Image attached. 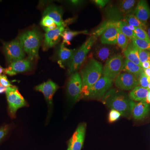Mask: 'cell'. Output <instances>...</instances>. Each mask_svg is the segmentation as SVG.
I'll list each match as a JSON object with an SVG mask.
<instances>
[{
	"instance_id": "cell-29",
	"label": "cell",
	"mask_w": 150,
	"mask_h": 150,
	"mask_svg": "<svg viewBox=\"0 0 150 150\" xmlns=\"http://www.w3.org/2000/svg\"><path fill=\"white\" fill-rule=\"evenodd\" d=\"M131 41L138 48L150 52V41H145L137 38H134Z\"/></svg>"
},
{
	"instance_id": "cell-40",
	"label": "cell",
	"mask_w": 150,
	"mask_h": 150,
	"mask_svg": "<svg viewBox=\"0 0 150 150\" xmlns=\"http://www.w3.org/2000/svg\"><path fill=\"white\" fill-rule=\"evenodd\" d=\"M6 87L0 85V93H4L6 92Z\"/></svg>"
},
{
	"instance_id": "cell-13",
	"label": "cell",
	"mask_w": 150,
	"mask_h": 150,
	"mask_svg": "<svg viewBox=\"0 0 150 150\" xmlns=\"http://www.w3.org/2000/svg\"><path fill=\"white\" fill-rule=\"evenodd\" d=\"M31 68V63L29 60L22 59L11 63L8 68L4 69V73L9 76H14L18 73L28 71Z\"/></svg>"
},
{
	"instance_id": "cell-5",
	"label": "cell",
	"mask_w": 150,
	"mask_h": 150,
	"mask_svg": "<svg viewBox=\"0 0 150 150\" xmlns=\"http://www.w3.org/2000/svg\"><path fill=\"white\" fill-rule=\"evenodd\" d=\"M6 93L9 115L12 118H15L17 110L21 108L26 107L28 105L16 86H13L7 88Z\"/></svg>"
},
{
	"instance_id": "cell-36",
	"label": "cell",
	"mask_w": 150,
	"mask_h": 150,
	"mask_svg": "<svg viewBox=\"0 0 150 150\" xmlns=\"http://www.w3.org/2000/svg\"><path fill=\"white\" fill-rule=\"evenodd\" d=\"M0 85L6 88L13 86L8 80L5 75H0Z\"/></svg>"
},
{
	"instance_id": "cell-30",
	"label": "cell",
	"mask_w": 150,
	"mask_h": 150,
	"mask_svg": "<svg viewBox=\"0 0 150 150\" xmlns=\"http://www.w3.org/2000/svg\"><path fill=\"white\" fill-rule=\"evenodd\" d=\"M134 32L135 33L136 37L138 39L145 41H150V39L147 33L144 30L140 28L136 27Z\"/></svg>"
},
{
	"instance_id": "cell-45",
	"label": "cell",
	"mask_w": 150,
	"mask_h": 150,
	"mask_svg": "<svg viewBox=\"0 0 150 150\" xmlns=\"http://www.w3.org/2000/svg\"><path fill=\"white\" fill-rule=\"evenodd\" d=\"M148 35H149V38L150 39V28L148 29L147 30Z\"/></svg>"
},
{
	"instance_id": "cell-8",
	"label": "cell",
	"mask_w": 150,
	"mask_h": 150,
	"mask_svg": "<svg viewBox=\"0 0 150 150\" xmlns=\"http://www.w3.org/2000/svg\"><path fill=\"white\" fill-rule=\"evenodd\" d=\"M82 88V82L80 75L76 72L73 73L69 79L67 87V95L73 102L81 98Z\"/></svg>"
},
{
	"instance_id": "cell-2",
	"label": "cell",
	"mask_w": 150,
	"mask_h": 150,
	"mask_svg": "<svg viewBox=\"0 0 150 150\" xmlns=\"http://www.w3.org/2000/svg\"><path fill=\"white\" fill-rule=\"evenodd\" d=\"M102 64L94 59H92L81 72L82 82L81 97L86 98L90 88L99 79L103 74Z\"/></svg>"
},
{
	"instance_id": "cell-39",
	"label": "cell",
	"mask_w": 150,
	"mask_h": 150,
	"mask_svg": "<svg viewBox=\"0 0 150 150\" xmlns=\"http://www.w3.org/2000/svg\"><path fill=\"white\" fill-rule=\"evenodd\" d=\"M69 2L72 5L78 6L81 5L83 2L82 1H70Z\"/></svg>"
},
{
	"instance_id": "cell-23",
	"label": "cell",
	"mask_w": 150,
	"mask_h": 150,
	"mask_svg": "<svg viewBox=\"0 0 150 150\" xmlns=\"http://www.w3.org/2000/svg\"><path fill=\"white\" fill-rule=\"evenodd\" d=\"M114 53L113 48L108 46H100L96 49L95 56L101 62L108 60Z\"/></svg>"
},
{
	"instance_id": "cell-3",
	"label": "cell",
	"mask_w": 150,
	"mask_h": 150,
	"mask_svg": "<svg viewBox=\"0 0 150 150\" xmlns=\"http://www.w3.org/2000/svg\"><path fill=\"white\" fill-rule=\"evenodd\" d=\"M41 39L42 35L36 30L23 33L19 37L20 43L30 60L38 58V50Z\"/></svg>"
},
{
	"instance_id": "cell-17",
	"label": "cell",
	"mask_w": 150,
	"mask_h": 150,
	"mask_svg": "<svg viewBox=\"0 0 150 150\" xmlns=\"http://www.w3.org/2000/svg\"><path fill=\"white\" fill-rule=\"evenodd\" d=\"M118 22L110 26L103 33L100 38V41L102 44L114 45L117 43Z\"/></svg>"
},
{
	"instance_id": "cell-9",
	"label": "cell",
	"mask_w": 150,
	"mask_h": 150,
	"mask_svg": "<svg viewBox=\"0 0 150 150\" xmlns=\"http://www.w3.org/2000/svg\"><path fill=\"white\" fill-rule=\"evenodd\" d=\"M4 50L7 62L11 64L23 59L25 56L23 48L18 40L6 43L4 46Z\"/></svg>"
},
{
	"instance_id": "cell-7",
	"label": "cell",
	"mask_w": 150,
	"mask_h": 150,
	"mask_svg": "<svg viewBox=\"0 0 150 150\" xmlns=\"http://www.w3.org/2000/svg\"><path fill=\"white\" fill-rule=\"evenodd\" d=\"M113 81L106 77L100 78L90 88L86 98L93 99L102 98L112 86Z\"/></svg>"
},
{
	"instance_id": "cell-24",
	"label": "cell",
	"mask_w": 150,
	"mask_h": 150,
	"mask_svg": "<svg viewBox=\"0 0 150 150\" xmlns=\"http://www.w3.org/2000/svg\"><path fill=\"white\" fill-rule=\"evenodd\" d=\"M123 21L125 22L129 25H132L135 27L140 28L144 30L146 29V23L142 22L134 15H127L124 18Z\"/></svg>"
},
{
	"instance_id": "cell-1",
	"label": "cell",
	"mask_w": 150,
	"mask_h": 150,
	"mask_svg": "<svg viewBox=\"0 0 150 150\" xmlns=\"http://www.w3.org/2000/svg\"><path fill=\"white\" fill-rule=\"evenodd\" d=\"M102 101L108 107L117 110L126 118H129L132 115L135 102L123 92L110 89L102 98Z\"/></svg>"
},
{
	"instance_id": "cell-35",
	"label": "cell",
	"mask_w": 150,
	"mask_h": 150,
	"mask_svg": "<svg viewBox=\"0 0 150 150\" xmlns=\"http://www.w3.org/2000/svg\"><path fill=\"white\" fill-rule=\"evenodd\" d=\"M10 130V126L9 125H6L0 127V142L6 137Z\"/></svg>"
},
{
	"instance_id": "cell-10",
	"label": "cell",
	"mask_w": 150,
	"mask_h": 150,
	"mask_svg": "<svg viewBox=\"0 0 150 150\" xmlns=\"http://www.w3.org/2000/svg\"><path fill=\"white\" fill-rule=\"evenodd\" d=\"M139 78L129 73H121L115 78V85L121 90H131L139 84Z\"/></svg>"
},
{
	"instance_id": "cell-26",
	"label": "cell",
	"mask_w": 150,
	"mask_h": 150,
	"mask_svg": "<svg viewBox=\"0 0 150 150\" xmlns=\"http://www.w3.org/2000/svg\"><path fill=\"white\" fill-rule=\"evenodd\" d=\"M118 28L121 32L130 40H132L134 38H137L134 31L129 29L128 24L123 21L121 20L118 22Z\"/></svg>"
},
{
	"instance_id": "cell-22",
	"label": "cell",
	"mask_w": 150,
	"mask_h": 150,
	"mask_svg": "<svg viewBox=\"0 0 150 150\" xmlns=\"http://www.w3.org/2000/svg\"><path fill=\"white\" fill-rule=\"evenodd\" d=\"M122 71L125 73H128L139 78L140 75L144 72L142 67L135 64L133 62L125 59L123 62Z\"/></svg>"
},
{
	"instance_id": "cell-38",
	"label": "cell",
	"mask_w": 150,
	"mask_h": 150,
	"mask_svg": "<svg viewBox=\"0 0 150 150\" xmlns=\"http://www.w3.org/2000/svg\"><path fill=\"white\" fill-rule=\"evenodd\" d=\"M141 67L143 69V70L150 68V61H147V62L142 63Z\"/></svg>"
},
{
	"instance_id": "cell-19",
	"label": "cell",
	"mask_w": 150,
	"mask_h": 150,
	"mask_svg": "<svg viewBox=\"0 0 150 150\" xmlns=\"http://www.w3.org/2000/svg\"><path fill=\"white\" fill-rule=\"evenodd\" d=\"M134 16L142 22L146 23L150 17V8L146 1L139 2L134 11Z\"/></svg>"
},
{
	"instance_id": "cell-20",
	"label": "cell",
	"mask_w": 150,
	"mask_h": 150,
	"mask_svg": "<svg viewBox=\"0 0 150 150\" xmlns=\"http://www.w3.org/2000/svg\"><path fill=\"white\" fill-rule=\"evenodd\" d=\"M138 48L131 41L123 52L126 59L141 67L142 64L139 59Z\"/></svg>"
},
{
	"instance_id": "cell-32",
	"label": "cell",
	"mask_w": 150,
	"mask_h": 150,
	"mask_svg": "<svg viewBox=\"0 0 150 150\" xmlns=\"http://www.w3.org/2000/svg\"><path fill=\"white\" fill-rule=\"evenodd\" d=\"M121 115V113L117 110L111 109L108 114V121L110 123L115 122L119 119Z\"/></svg>"
},
{
	"instance_id": "cell-44",
	"label": "cell",
	"mask_w": 150,
	"mask_h": 150,
	"mask_svg": "<svg viewBox=\"0 0 150 150\" xmlns=\"http://www.w3.org/2000/svg\"><path fill=\"white\" fill-rule=\"evenodd\" d=\"M4 69L0 66V75L2 73L4 72Z\"/></svg>"
},
{
	"instance_id": "cell-14",
	"label": "cell",
	"mask_w": 150,
	"mask_h": 150,
	"mask_svg": "<svg viewBox=\"0 0 150 150\" xmlns=\"http://www.w3.org/2000/svg\"><path fill=\"white\" fill-rule=\"evenodd\" d=\"M65 30L64 26H61L56 29L46 31L43 43L44 49H48L56 45Z\"/></svg>"
},
{
	"instance_id": "cell-34",
	"label": "cell",
	"mask_w": 150,
	"mask_h": 150,
	"mask_svg": "<svg viewBox=\"0 0 150 150\" xmlns=\"http://www.w3.org/2000/svg\"><path fill=\"white\" fill-rule=\"evenodd\" d=\"M139 83L140 86L142 87L148 89V85L149 82L148 81V76L144 72L140 75L139 78Z\"/></svg>"
},
{
	"instance_id": "cell-41",
	"label": "cell",
	"mask_w": 150,
	"mask_h": 150,
	"mask_svg": "<svg viewBox=\"0 0 150 150\" xmlns=\"http://www.w3.org/2000/svg\"><path fill=\"white\" fill-rule=\"evenodd\" d=\"M146 102L148 103V104H150V90L149 91L147 96L146 98Z\"/></svg>"
},
{
	"instance_id": "cell-46",
	"label": "cell",
	"mask_w": 150,
	"mask_h": 150,
	"mask_svg": "<svg viewBox=\"0 0 150 150\" xmlns=\"http://www.w3.org/2000/svg\"><path fill=\"white\" fill-rule=\"evenodd\" d=\"M148 89L149 90H150V83H149V85H148Z\"/></svg>"
},
{
	"instance_id": "cell-18",
	"label": "cell",
	"mask_w": 150,
	"mask_h": 150,
	"mask_svg": "<svg viewBox=\"0 0 150 150\" xmlns=\"http://www.w3.org/2000/svg\"><path fill=\"white\" fill-rule=\"evenodd\" d=\"M75 49H70L65 47L64 44L62 43L58 51L59 61L58 63L62 68H64L65 64H69L72 59L76 53Z\"/></svg>"
},
{
	"instance_id": "cell-31",
	"label": "cell",
	"mask_w": 150,
	"mask_h": 150,
	"mask_svg": "<svg viewBox=\"0 0 150 150\" xmlns=\"http://www.w3.org/2000/svg\"><path fill=\"white\" fill-rule=\"evenodd\" d=\"M139 59L141 64L147 61H150V52L147 50L138 48Z\"/></svg>"
},
{
	"instance_id": "cell-4",
	"label": "cell",
	"mask_w": 150,
	"mask_h": 150,
	"mask_svg": "<svg viewBox=\"0 0 150 150\" xmlns=\"http://www.w3.org/2000/svg\"><path fill=\"white\" fill-rule=\"evenodd\" d=\"M97 37L92 35L82 44L79 49L76 52L68 66V74L71 75L76 72L82 64L87 55L96 42Z\"/></svg>"
},
{
	"instance_id": "cell-33",
	"label": "cell",
	"mask_w": 150,
	"mask_h": 150,
	"mask_svg": "<svg viewBox=\"0 0 150 150\" xmlns=\"http://www.w3.org/2000/svg\"><path fill=\"white\" fill-rule=\"evenodd\" d=\"M55 23H56L52 18L47 16H43L40 22V24L43 26V29L50 27Z\"/></svg>"
},
{
	"instance_id": "cell-16",
	"label": "cell",
	"mask_w": 150,
	"mask_h": 150,
	"mask_svg": "<svg viewBox=\"0 0 150 150\" xmlns=\"http://www.w3.org/2000/svg\"><path fill=\"white\" fill-rule=\"evenodd\" d=\"M150 111V105L145 101L135 103L132 115L135 120H141L147 117Z\"/></svg>"
},
{
	"instance_id": "cell-11",
	"label": "cell",
	"mask_w": 150,
	"mask_h": 150,
	"mask_svg": "<svg viewBox=\"0 0 150 150\" xmlns=\"http://www.w3.org/2000/svg\"><path fill=\"white\" fill-rule=\"evenodd\" d=\"M86 124L85 123L79 124L68 143L67 150H81L83 146L85 137Z\"/></svg>"
},
{
	"instance_id": "cell-25",
	"label": "cell",
	"mask_w": 150,
	"mask_h": 150,
	"mask_svg": "<svg viewBox=\"0 0 150 150\" xmlns=\"http://www.w3.org/2000/svg\"><path fill=\"white\" fill-rule=\"evenodd\" d=\"M88 33L87 30H86L80 31H73L65 30L62 34V37L63 38V43L64 44L66 43L67 45H70V41L72 40L73 38L76 35L81 34H87Z\"/></svg>"
},
{
	"instance_id": "cell-42",
	"label": "cell",
	"mask_w": 150,
	"mask_h": 150,
	"mask_svg": "<svg viewBox=\"0 0 150 150\" xmlns=\"http://www.w3.org/2000/svg\"><path fill=\"white\" fill-rule=\"evenodd\" d=\"M144 71L145 74L148 77L150 78V68H149V69H146L144 70Z\"/></svg>"
},
{
	"instance_id": "cell-43",
	"label": "cell",
	"mask_w": 150,
	"mask_h": 150,
	"mask_svg": "<svg viewBox=\"0 0 150 150\" xmlns=\"http://www.w3.org/2000/svg\"><path fill=\"white\" fill-rule=\"evenodd\" d=\"M128 27L129 28V29H131V30H133V31H134L135 29H136V28L134 27V26H132V25H129L128 24Z\"/></svg>"
},
{
	"instance_id": "cell-15",
	"label": "cell",
	"mask_w": 150,
	"mask_h": 150,
	"mask_svg": "<svg viewBox=\"0 0 150 150\" xmlns=\"http://www.w3.org/2000/svg\"><path fill=\"white\" fill-rule=\"evenodd\" d=\"M63 10L62 8L56 5H50L44 11L43 16H47L52 18L58 26H64L65 24L62 19Z\"/></svg>"
},
{
	"instance_id": "cell-12",
	"label": "cell",
	"mask_w": 150,
	"mask_h": 150,
	"mask_svg": "<svg viewBox=\"0 0 150 150\" xmlns=\"http://www.w3.org/2000/svg\"><path fill=\"white\" fill-rule=\"evenodd\" d=\"M59 88L58 86L50 80L35 87L36 91L43 93L49 110H51L53 106V98L54 93Z\"/></svg>"
},
{
	"instance_id": "cell-27",
	"label": "cell",
	"mask_w": 150,
	"mask_h": 150,
	"mask_svg": "<svg viewBox=\"0 0 150 150\" xmlns=\"http://www.w3.org/2000/svg\"><path fill=\"white\" fill-rule=\"evenodd\" d=\"M117 44L123 52L126 50L129 44V38L121 32L118 28Z\"/></svg>"
},
{
	"instance_id": "cell-37",
	"label": "cell",
	"mask_w": 150,
	"mask_h": 150,
	"mask_svg": "<svg viewBox=\"0 0 150 150\" xmlns=\"http://www.w3.org/2000/svg\"><path fill=\"white\" fill-rule=\"evenodd\" d=\"M109 2V1L107 0H95L94 1V2L100 8L104 7Z\"/></svg>"
},
{
	"instance_id": "cell-21",
	"label": "cell",
	"mask_w": 150,
	"mask_h": 150,
	"mask_svg": "<svg viewBox=\"0 0 150 150\" xmlns=\"http://www.w3.org/2000/svg\"><path fill=\"white\" fill-rule=\"evenodd\" d=\"M149 90L141 86H137L129 93V98L133 101H145Z\"/></svg>"
},
{
	"instance_id": "cell-6",
	"label": "cell",
	"mask_w": 150,
	"mask_h": 150,
	"mask_svg": "<svg viewBox=\"0 0 150 150\" xmlns=\"http://www.w3.org/2000/svg\"><path fill=\"white\" fill-rule=\"evenodd\" d=\"M123 62V56L121 54L111 56L105 63L103 68V74L104 76L114 80L122 71Z\"/></svg>"
},
{
	"instance_id": "cell-28",
	"label": "cell",
	"mask_w": 150,
	"mask_h": 150,
	"mask_svg": "<svg viewBox=\"0 0 150 150\" xmlns=\"http://www.w3.org/2000/svg\"><path fill=\"white\" fill-rule=\"evenodd\" d=\"M136 1L134 0H125L123 1L120 5V11L121 12L129 14L131 12L135 6Z\"/></svg>"
}]
</instances>
